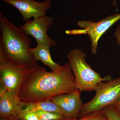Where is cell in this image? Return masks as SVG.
<instances>
[{
	"mask_svg": "<svg viewBox=\"0 0 120 120\" xmlns=\"http://www.w3.org/2000/svg\"><path fill=\"white\" fill-rule=\"evenodd\" d=\"M40 120H62L65 117L62 114L52 112L38 110L35 112Z\"/></svg>",
	"mask_w": 120,
	"mask_h": 120,
	"instance_id": "obj_13",
	"label": "cell"
},
{
	"mask_svg": "<svg viewBox=\"0 0 120 120\" xmlns=\"http://www.w3.org/2000/svg\"><path fill=\"white\" fill-rule=\"evenodd\" d=\"M82 92L77 89L69 94L55 96L51 101L59 107L65 118L77 119L83 105L80 97Z\"/></svg>",
	"mask_w": 120,
	"mask_h": 120,
	"instance_id": "obj_9",
	"label": "cell"
},
{
	"mask_svg": "<svg viewBox=\"0 0 120 120\" xmlns=\"http://www.w3.org/2000/svg\"><path fill=\"white\" fill-rule=\"evenodd\" d=\"M54 20L53 18L45 15L33 20H27L19 27L28 35L34 38L37 45L54 47L56 45V41L47 34L48 30L54 24Z\"/></svg>",
	"mask_w": 120,
	"mask_h": 120,
	"instance_id": "obj_7",
	"label": "cell"
},
{
	"mask_svg": "<svg viewBox=\"0 0 120 120\" xmlns=\"http://www.w3.org/2000/svg\"><path fill=\"white\" fill-rule=\"evenodd\" d=\"M17 9L22 15L23 22L46 15L51 8L52 0L38 2L34 0H2Z\"/></svg>",
	"mask_w": 120,
	"mask_h": 120,
	"instance_id": "obj_8",
	"label": "cell"
},
{
	"mask_svg": "<svg viewBox=\"0 0 120 120\" xmlns=\"http://www.w3.org/2000/svg\"><path fill=\"white\" fill-rule=\"evenodd\" d=\"M108 120H120V114L112 105L104 107L101 110Z\"/></svg>",
	"mask_w": 120,
	"mask_h": 120,
	"instance_id": "obj_14",
	"label": "cell"
},
{
	"mask_svg": "<svg viewBox=\"0 0 120 120\" xmlns=\"http://www.w3.org/2000/svg\"><path fill=\"white\" fill-rule=\"evenodd\" d=\"M0 30V53L7 60L27 71L38 65L31 51L32 41L29 35L1 13Z\"/></svg>",
	"mask_w": 120,
	"mask_h": 120,
	"instance_id": "obj_2",
	"label": "cell"
},
{
	"mask_svg": "<svg viewBox=\"0 0 120 120\" xmlns=\"http://www.w3.org/2000/svg\"><path fill=\"white\" fill-rule=\"evenodd\" d=\"M22 113L19 101L7 90L0 96V116L5 117L11 116L19 117Z\"/></svg>",
	"mask_w": 120,
	"mask_h": 120,
	"instance_id": "obj_10",
	"label": "cell"
},
{
	"mask_svg": "<svg viewBox=\"0 0 120 120\" xmlns=\"http://www.w3.org/2000/svg\"><path fill=\"white\" fill-rule=\"evenodd\" d=\"M114 36L116 38L117 43L120 46V24L116 29V32L114 34Z\"/></svg>",
	"mask_w": 120,
	"mask_h": 120,
	"instance_id": "obj_17",
	"label": "cell"
},
{
	"mask_svg": "<svg viewBox=\"0 0 120 120\" xmlns=\"http://www.w3.org/2000/svg\"><path fill=\"white\" fill-rule=\"evenodd\" d=\"M0 120H20L17 116H11L5 117H0Z\"/></svg>",
	"mask_w": 120,
	"mask_h": 120,
	"instance_id": "obj_18",
	"label": "cell"
},
{
	"mask_svg": "<svg viewBox=\"0 0 120 120\" xmlns=\"http://www.w3.org/2000/svg\"><path fill=\"white\" fill-rule=\"evenodd\" d=\"M28 71L13 64L0 53V83L17 99L18 91Z\"/></svg>",
	"mask_w": 120,
	"mask_h": 120,
	"instance_id": "obj_6",
	"label": "cell"
},
{
	"mask_svg": "<svg viewBox=\"0 0 120 120\" xmlns=\"http://www.w3.org/2000/svg\"><path fill=\"white\" fill-rule=\"evenodd\" d=\"M72 71L69 63L51 72L37 65L27 72L17 98L25 103L39 102L51 101L57 95L74 92L77 88Z\"/></svg>",
	"mask_w": 120,
	"mask_h": 120,
	"instance_id": "obj_1",
	"label": "cell"
},
{
	"mask_svg": "<svg viewBox=\"0 0 120 120\" xmlns=\"http://www.w3.org/2000/svg\"><path fill=\"white\" fill-rule=\"evenodd\" d=\"M62 120H108L106 116L101 111L94 112L80 117L79 119H69L65 118Z\"/></svg>",
	"mask_w": 120,
	"mask_h": 120,
	"instance_id": "obj_15",
	"label": "cell"
},
{
	"mask_svg": "<svg viewBox=\"0 0 120 120\" xmlns=\"http://www.w3.org/2000/svg\"></svg>",
	"mask_w": 120,
	"mask_h": 120,
	"instance_id": "obj_20",
	"label": "cell"
},
{
	"mask_svg": "<svg viewBox=\"0 0 120 120\" xmlns=\"http://www.w3.org/2000/svg\"><path fill=\"white\" fill-rule=\"evenodd\" d=\"M50 48V46L47 45H37L34 48H31V51L36 61H40L53 71L60 68L61 65L53 60Z\"/></svg>",
	"mask_w": 120,
	"mask_h": 120,
	"instance_id": "obj_11",
	"label": "cell"
},
{
	"mask_svg": "<svg viewBox=\"0 0 120 120\" xmlns=\"http://www.w3.org/2000/svg\"><path fill=\"white\" fill-rule=\"evenodd\" d=\"M86 54L78 49L71 50L67 56L76 87L82 91L94 90L98 83L112 79L110 76L102 77L94 71L86 62Z\"/></svg>",
	"mask_w": 120,
	"mask_h": 120,
	"instance_id": "obj_3",
	"label": "cell"
},
{
	"mask_svg": "<svg viewBox=\"0 0 120 120\" xmlns=\"http://www.w3.org/2000/svg\"><path fill=\"white\" fill-rule=\"evenodd\" d=\"M112 105L117 110L120 114V97Z\"/></svg>",
	"mask_w": 120,
	"mask_h": 120,
	"instance_id": "obj_19",
	"label": "cell"
},
{
	"mask_svg": "<svg viewBox=\"0 0 120 120\" xmlns=\"http://www.w3.org/2000/svg\"><path fill=\"white\" fill-rule=\"evenodd\" d=\"M20 120H40L35 112H28L22 113L19 117Z\"/></svg>",
	"mask_w": 120,
	"mask_h": 120,
	"instance_id": "obj_16",
	"label": "cell"
},
{
	"mask_svg": "<svg viewBox=\"0 0 120 120\" xmlns=\"http://www.w3.org/2000/svg\"><path fill=\"white\" fill-rule=\"evenodd\" d=\"M94 90L96 94L90 101L84 104L80 112L81 117L89 114L99 112L112 105L120 97V76L107 82L98 83Z\"/></svg>",
	"mask_w": 120,
	"mask_h": 120,
	"instance_id": "obj_4",
	"label": "cell"
},
{
	"mask_svg": "<svg viewBox=\"0 0 120 120\" xmlns=\"http://www.w3.org/2000/svg\"><path fill=\"white\" fill-rule=\"evenodd\" d=\"M19 104L22 109V113L24 112L42 110L56 112L62 114V112L59 107L51 101L32 103H25L19 101Z\"/></svg>",
	"mask_w": 120,
	"mask_h": 120,
	"instance_id": "obj_12",
	"label": "cell"
},
{
	"mask_svg": "<svg viewBox=\"0 0 120 120\" xmlns=\"http://www.w3.org/2000/svg\"><path fill=\"white\" fill-rule=\"evenodd\" d=\"M120 19V14H116L98 22H93L91 21H79L77 23V25L83 29L67 30L65 31V33L71 35H88L91 42L92 52L94 54H95L97 52L98 41L101 36Z\"/></svg>",
	"mask_w": 120,
	"mask_h": 120,
	"instance_id": "obj_5",
	"label": "cell"
}]
</instances>
